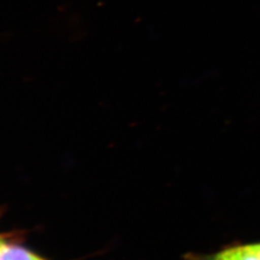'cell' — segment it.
<instances>
[{"mask_svg":"<svg viewBox=\"0 0 260 260\" xmlns=\"http://www.w3.org/2000/svg\"><path fill=\"white\" fill-rule=\"evenodd\" d=\"M184 260H260V241L231 243L209 253L187 252Z\"/></svg>","mask_w":260,"mask_h":260,"instance_id":"obj_1","label":"cell"},{"mask_svg":"<svg viewBox=\"0 0 260 260\" xmlns=\"http://www.w3.org/2000/svg\"><path fill=\"white\" fill-rule=\"evenodd\" d=\"M0 260H45L37 254L19 246L5 243L0 247Z\"/></svg>","mask_w":260,"mask_h":260,"instance_id":"obj_2","label":"cell"},{"mask_svg":"<svg viewBox=\"0 0 260 260\" xmlns=\"http://www.w3.org/2000/svg\"><path fill=\"white\" fill-rule=\"evenodd\" d=\"M5 243H6V242L4 241V239H3V237H2V236H1V235H0V247H1V246H3V245H4V244H5Z\"/></svg>","mask_w":260,"mask_h":260,"instance_id":"obj_3","label":"cell"}]
</instances>
